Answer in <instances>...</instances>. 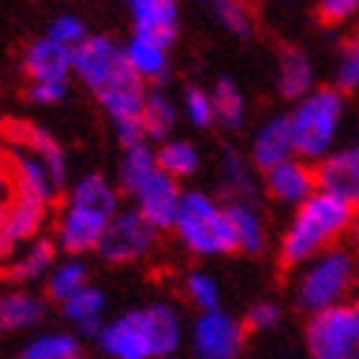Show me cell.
I'll list each match as a JSON object with an SVG mask.
<instances>
[{
  "mask_svg": "<svg viewBox=\"0 0 359 359\" xmlns=\"http://www.w3.org/2000/svg\"><path fill=\"white\" fill-rule=\"evenodd\" d=\"M117 189L100 174H86L69 191L66 205L55 222V240L57 245L77 257L86 251H97L109 222L117 217Z\"/></svg>",
  "mask_w": 359,
  "mask_h": 359,
  "instance_id": "6da1fadb",
  "label": "cell"
},
{
  "mask_svg": "<svg viewBox=\"0 0 359 359\" xmlns=\"http://www.w3.org/2000/svg\"><path fill=\"white\" fill-rule=\"evenodd\" d=\"M353 214L356 205H351L348 200L328 191H317L294 211L280 243V259L288 268H297L320 257L353 226Z\"/></svg>",
  "mask_w": 359,
  "mask_h": 359,
  "instance_id": "7a4b0ae2",
  "label": "cell"
},
{
  "mask_svg": "<svg viewBox=\"0 0 359 359\" xmlns=\"http://www.w3.org/2000/svg\"><path fill=\"white\" fill-rule=\"evenodd\" d=\"M342 114H345V100L339 88H313L311 95H305L288 114L294 154L305 163L308 160L323 163L334 151Z\"/></svg>",
  "mask_w": 359,
  "mask_h": 359,
  "instance_id": "3957f363",
  "label": "cell"
},
{
  "mask_svg": "<svg viewBox=\"0 0 359 359\" xmlns=\"http://www.w3.org/2000/svg\"><path fill=\"white\" fill-rule=\"evenodd\" d=\"M174 231L191 254L197 257H222L237 251L234 231L226 205L203 191H186L180 200Z\"/></svg>",
  "mask_w": 359,
  "mask_h": 359,
  "instance_id": "277c9868",
  "label": "cell"
},
{
  "mask_svg": "<svg viewBox=\"0 0 359 359\" xmlns=\"http://www.w3.org/2000/svg\"><path fill=\"white\" fill-rule=\"evenodd\" d=\"M356 277L353 257L345 248H328L320 257L305 262L297 280V302L308 313H320L345 302Z\"/></svg>",
  "mask_w": 359,
  "mask_h": 359,
  "instance_id": "5b68a950",
  "label": "cell"
},
{
  "mask_svg": "<svg viewBox=\"0 0 359 359\" xmlns=\"http://www.w3.org/2000/svg\"><path fill=\"white\" fill-rule=\"evenodd\" d=\"M305 342L313 359H348L359 356V311L356 305H334L311 313Z\"/></svg>",
  "mask_w": 359,
  "mask_h": 359,
  "instance_id": "8992f818",
  "label": "cell"
},
{
  "mask_svg": "<svg viewBox=\"0 0 359 359\" xmlns=\"http://www.w3.org/2000/svg\"><path fill=\"white\" fill-rule=\"evenodd\" d=\"M72 74L86 83L95 95H103L114 83L134 74L123 57V46L106 34H88L72 52Z\"/></svg>",
  "mask_w": 359,
  "mask_h": 359,
  "instance_id": "52a82bcc",
  "label": "cell"
},
{
  "mask_svg": "<svg viewBox=\"0 0 359 359\" xmlns=\"http://www.w3.org/2000/svg\"><path fill=\"white\" fill-rule=\"evenodd\" d=\"M157 240V229L137 214V211H117V217L109 222V229L97 245V254L109 262H137L143 259Z\"/></svg>",
  "mask_w": 359,
  "mask_h": 359,
  "instance_id": "ba28073f",
  "label": "cell"
},
{
  "mask_svg": "<svg viewBox=\"0 0 359 359\" xmlns=\"http://www.w3.org/2000/svg\"><path fill=\"white\" fill-rule=\"evenodd\" d=\"M126 194L134 197V211H137L149 226H154L157 231L174 229L183 191H180L177 180H171L165 171H160V168L151 171L140 183H134Z\"/></svg>",
  "mask_w": 359,
  "mask_h": 359,
  "instance_id": "9c48e42d",
  "label": "cell"
},
{
  "mask_svg": "<svg viewBox=\"0 0 359 359\" xmlns=\"http://www.w3.org/2000/svg\"><path fill=\"white\" fill-rule=\"evenodd\" d=\"M245 345L243 325L222 308L200 313L191 325V348L200 359H237Z\"/></svg>",
  "mask_w": 359,
  "mask_h": 359,
  "instance_id": "30bf717a",
  "label": "cell"
},
{
  "mask_svg": "<svg viewBox=\"0 0 359 359\" xmlns=\"http://www.w3.org/2000/svg\"><path fill=\"white\" fill-rule=\"evenodd\" d=\"M95 339L109 359H154V345L149 337L143 308L126 311L109 320Z\"/></svg>",
  "mask_w": 359,
  "mask_h": 359,
  "instance_id": "8fae6325",
  "label": "cell"
},
{
  "mask_svg": "<svg viewBox=\"0 0 359 359\" xmlns=\"http://www.w3.org/2000/svg\"><path fill=\"white\" fill-rule=\"evenodd\" d=\"M0 131H4L9 149L32 151L34 157H40L43 163H46V168L52 171L55 183H57V189L66 183V151L46 128H40L34 123H26V120H9L6 126H0Z\"/></svg>",
  "mask_w": 359,
  "mask_h": 359,
  "instance_id": "7c38bea8",
  "label": "cell"
},
{
  "mask_svg": "<svg viewBox=\"0 0 359 359\" xmlns=\"http://www.w3.org/2000/svg\"><path fill=\"white\" fill-rule=\"evenodd\" d=\"M265 191H268V197L283 203V205L299 208L305 200H311L320 191L317 168H311L305 160L294 157V160H288L271 171H265Z\"/></svg>",
  "mask_w": 359,
  "mask_h": 359,
  "instance_id": "4fadbf2b",
  "label": "cell"
},
{
  "mask_svg": "<svg viewBox=\"0 0 359 359\" xmlns=\"http://www.w3.org/2000/svg\"><path fill=\"white\" fill-rule=\"evenodd\" d=\"M317 186L320 191L337 194L351 205H359V140L331 151L317 165Z\"/></svg>",
  "mask_w": 359,
  "mask_h": 359,
  "instance_id": "5bb4252c",
  "label": "cell"
},
{
  "mask_svg": "<svg viewBox=\"0 0 359 359\" xmlns=\"http://www.w3.org/2000/svg\"><path fill=\"white\" fill-rule=\"evenodd\" d=\"M294 160V137H291V123L285 114L268 117L251 140V163L259 171H271L283 163Z\"/></svg>",
  "mask_w": 359,
  "mask_h": 359,
  "instance_id": "9a60e30c",
  "label": "cell"
},
{
  "mask_svg": "<svg viewBox=\"0 0 359 359\" xmlns=\"http://www.w3.org/2000/svg\"><path fill=\"white\" fill-rule=\"evenodd\" d=\"M23 69L29 74V83H69L72 49L43 34L29 43V49L23 55Z\"/></svg>",
  "mask_w": 359,
  "mask_h": 359,
  "instance_id": "2e32d148",
  "label": "cell"
},
{
  "mask_svg": "<svg viewBox=\"0 0 359 359\" xmlns=\"http://www.w3.org/2000/svg\"><path fill=\"white\" fill-rule=\"evenodd\" d=\"M128 15L134 34L157 40L163 46H171V40L177 37L180 12L171 0H134V4H128Z\"/></svg>",
  "mask_w": 359,
  "mask_h": 359,
  "instance_id": "e0dca14e",
  "label": "cell"
},
{
  "mask_svg": "<svg viewBox=\"0 0 359 359\" xmlns=\"http://www.w3.org/2000/svg\"><path fill=\"white\" fill-rule=\"evenodd\" d=\"M9 183H12V194L34 197L43 203H52L57 194V183H55L52 171L46 168V163L40 157H34L32 151H20V149H12Z\"/></svg>",
  "mask_w": 359,
  "mask_h": 359,
  "instance_id": "ac0fdd59",
  "label": "cell"
},
{
  "mask_svg": "<svg viewBox=\"0 0 359 359\" xmlns=\"http://www.w3.org/2000/svg\"><path fill=\"white\" fill-rule=\"evenodd\" d=\"M46 217H49V203L34 200V197H23V194H12L6 219H4V237L12 245L20 243H32L40 237V229L46 226Z\"/></svg>",
  "mask_w": 359,
  "mask_h": 359,
  "instance_id": "d6986e66",
  "label": "cell"
},
{
  "mask_svg": "<svg viewBox=\"0 0 359 359\" xmlns=\"http://www.w3.org/2000/svg\"><path fill=\"white\" fill-rule=\"evenodd\" d=\"M46 317V302L32 291H6L0 294V331L18 334L29 331Z\"/></svg>",
  "mask_w": 359,
  "mask_h": 359,
  "instance_id": "ffe728a7",
  "label": "cell"
},
{
  "mask_svg": "<svg viewBox=\"0 0 359 359\" xmlns=\"http://www.w3.org/2000/svg\"><path fill=\"white\" fill-rule=\"evenodd\" d=\"M123 57H126L128 69L143 83L146 80L157 83L168 72V46H163L157 40H149V37H140V34L128 37V43L123 46Z\"/></svg>",
  "mask_w": 359,
  "mask_h": 359,
  "instance_id": "44dd1931",
  "label": "cell"
},
{
  "mask_svg": "<svg viewBox=\"0 0 359 359\" xmlns=\"http://www.w3.org/2000/svg\"><path fill=\"white\" fill-rule=\"evenodd\" d=\"M143 317H146V325H149L154 356H171L186 337L183 334V320H180L177 308L168 305V302H154V305L143 308Z\"/></svg>",
  "mask_w": 359,
  "mask_h": 359,
  "instance_id": "7402d4cb",
  "label": "cell"
},
{
  "mask_svg": "<svg viewBox=\"0 0 359 359\" xmlns=\"http://www.w3.org/2000/svg\"><path fill=\"white\" fill-rule=\"evenodd\" d=\"M55 243L52 240H32L20 254H15L6 265V277L12 283H34L40 277H49L55 268Z\"/></svg>",
  "mask_w": 359,
  "mask_h": 359,
  "instance_id": "603a6c76",
  "label": "cell"
},
{
  "mask_svg": "<svg viewBox=\"0 0 359 359\" xmlns=\"http://www.w3.org/2000/svg\"><path fill=\"white\" fill-rule=\"evenodd\" d=\"M63 313H66V320L80 334L97 337L100 328L106 325V320H103V313H106V297H103L100 288L86 285L83 291H77L72 299L63 302Z\"/></svg>",
  "mask_w": 359,
  "mask_h": 359,
  "instance_id": "cb8c5ba5",
  "label": "cell"
},
{
  "mask_svg": "<svg viewBox=\"0 0 359 359\" xmlns=\"http://www.w3.org/2000/svg\"><path fill=\"white\" fill-rule=\"evenodd\" d=\"M277 83H280V95L288 100H302L305 95L313 92V66L305 52L299 49H285L280 55L277 66Z\"/></svg>",
  "mask_w": 359,
  "mask_h": 359,
  "instance_id": "d4e9b609",
  "label": "cell"
},
{
  "mask_svg": "<svg viewBox=\"0 0 359 359\" xmlns=\"http://www.w3.org/2000/svg\"><path fill=\"white\" fill-rule=\"evenodd\" d=\"M226 211H229V219H231L237 251L259 254L262 245H265V226H262V217L254 208V203H229Z\"/></svg>",
  "mask_w": 359,
  "mask_h": 359,
  "instance_id": "484cf974",
  "label": "cell"
},
{
  "mask_svg": "<svg viewBox=\"0 0 359 359\" xmlns=\"http://www.w3.org/2000/svg\"><path fill=\"white\" fill-rule=\"evenodd\" d=\"M88 285V271L86 265L77 259V257H69L63 262H55V268L46 277V294L55 299V302H66L72 299L77 291H83Z\"/></svg>",
  "mask_w": 359,
  "mask_h": 359,
  "instance_id": "4316f807",
  "label": "cell"
},
{
  "mask_svg": "<svg viewBox=\"0 0 359 359\" xmlns=\"http://www.w3.org/2000/svg\"><path fill=\"white\" fill-rule=\"evenodd\" d=\"M157 165L160 171H165L171 180H183V177H191L200 165V154L197 149L189 143V140H177V137H168L160 151H157Z\"/></svg>",
  "mask_w": 359,
  "mask_h": 359,
  "instance_id": "83f0119b",
  "label": "cell"
},
{
  "mask_svg": "<svg viewBox=\"0 0 359 359\" xmlns=\"http://www.w3.org/2000/svg\"><path fill=\"white\" fill-rule=\"evenodd\" d=\"M219 177H222V191L234 203H251L254 200V180L248 171V163L237 151H226L219 160Z\"/></svg>",
  "mask_w": 359,
  "mask_h": 359,
  "instance_id": "f1b7e54d",
  "label": "cell"
},
{
  "mask_svg": "<svg viewBox=\"0 0 359 359\" xmlns=\"http://www.w3.org/2000/svg\"><path fill=\"white\" fill-rule=\"evenodd\" d=\"M80 356V342L69 331H46L34 337L20 359H77Z\"/></svg>",
  "mask_w": 359,
  "mask_h": 359,
  "instance_id": "f546056e",
  "label": "cell"
},
{
  "mask_svg": "<svg viewBox=\"0 0 359 359\" xmlns=\"http://www.w3.org/2000/svg\"><path fill=\"white\" fill-rule=\"evenodd\" d=\"M177 123V106L163 92H149L143 106V134L154 140H168V134Z\"/></svg>",
  "mask_w": 359,
  "mask_h": 359,
  "instance_id": "4dcf8cb0",
  "label": "cell"
},
{
  "mask_svg": "<svg viewBox=\"0 0 359 359\" xmlns=\"http://www.w3.org/2000/svg\"><path fill=\"white\" fill-rule=\"evenodd\" d=\"M211 100H214V114H217V120L222 126H229V128L243 126V120H245V97L234 86V80H229V77L217 80L214 92H211Z\"/></svg>",
  "mask_w": 359,
  "mask_h": 359,
  "instance_id": "1f68e13d",
  "label": "cell"
},
{
  "mask_svg": "<svg viewBox=\"0 0 359 359\" xmlns=\"http://www.w3.org/2000/svg\"><path fill=\"white\" fill-rule=\"evenodd\" d=\"M157 168H160L157 165V151L149 149L146 143L126 149V154L120 160V183H123V191H128L134 183H140L143 177H149Z\"/></svg>",
  "mask_w": 359,
  "mask_h": 359,
  "instance_id": "d6a6232c",
  "label": "cell"
},
{
  "mask_svg": "<svg viewBox=\"0 0 359 359\" xmlns=\"http://www.w3.org/2000/svg\"><path fill=\"white\" fill-rule=\"evenodd\" d=\"M211 12H214V18L222 29H229L237 37H248L254 32V12L245 4H237V0H219V4H211Z\"/></svg>",
  "mask_w": 359,
  "mask_h": 359,
  "instance_id": "836d02e7",
  "label": "cell"
},
{
  "mask_svg": "<svg viewBox=\"0 0 359 359\" xmlns=\"http://www.w3.org/2000/svg\"><path fill=\"white\" fill-rule=\"evenodd\" d=\"M186 297L191 299V305L200 313H208V311L219 308V285L205 271H194V274L186 277Z\"/></svg>",
  "mask_w": 359,
  "mask_h": 359,
  "instance_id": "e575fe53",
  "label": "cell"
},
{
  "mask_svg": "<svg viewBox=\"0 0 359 359\" xmlns=\"http://www.w3.org/2000/svg\"><path fill=\"white\" fill-rule=\"evenodd\" d=\"M183 114L189 117L191 126H197V128H208V126L217 120L211 92H205V88H200V86L186 88V95H183Z\"/></svg>",
  "mask_w": 359,
  "mask_h": 359,
  "instance_id": "d590c367",
  "label": "cell"
},
{
  "mask_svg": "<svg viewBox=\"0 0 359 359\" xmlns=\"http://www.w3.org/2000/svg\"><path fill=\"white\" fill-rule=\"evenodd\" d=\"M46 37L74 52V49L80 46V43H83L88 34H86V23H83L77 15H72V12H63V15H57V18L49 23V32H46Z\"/></svg>",
  "mask_w": 359,
  "mask_h": 359,
  "instance_id": "8d00e7d4",
  "label": "cell"
},
{
  "mask_svg": "<svg viewBox=\"0 0 359 359\" xmlns=\"http://www.w3.org/2000/svg\"><path fill=\"white\" fill-rule=\"evenodd\" d=\"M280 323V308L274 302H257L245 313V325L251 331H271Z\"/></svg>",
  "mask_w": 359,
  "mask_h": 359,
  "instance_id": "74e56055",
  "label": "cell"
},
{
  "mask_svg": "<svg viewBox=\"0 0 359 359\" xmlns=\"http://www.w3.org/2000/svg\"><path fill=\"white\" fill-rule=\"evenodd\" d=\"M359 12V4L356 0H323V4L317 6V15H320V20H325V23H345V20H351L353 15Z\"/></svg>",
  "mask_w": 359,
  "mask_h": 359,
  "instance_id": "f35d334b",
  "label": "cell"
},
{
  "mask_svg": "<svg viewBox=\"0 0 359 359\" xmlns=\"http://www.w3.org/2000/svg\"><path fill=\"white\" fill-rule=\"evenodd\" d=\"M69 92V83H29V100L40 106L60 103Z\"/></svg>",
  "mask_w": 359,
  "mask_h": 359,
  "instance_id": "ab89813d",
  "label": "cell"
},
{
  "mask_svg": "<svg viewBox=\"0 0 359 359\" xmlns=\"http://www.w3.org/2000/svg\"><path fill=\"white\" fill-rule=\"evenodd\" d=\"M356 86H359V63L345 52L337 66V88L342 92V88H356Z\"/></svg>",
  "mask_w": 359,
  "mask_h": 359,
  "instance_id": "60d3db41",
  "label": "cell"
},
{
  "mask_svg": "<svg viewBox=\"0 0 359 359\" xmlns=\"http://www.w3.org/2000/svg\"><path fill=\"white\" fill-rule=\"evenodd\" d=\"M9 174H12V154L6 149H0V189L9 183Z\"/></svg>",
  "mask_w": 359,
  "mask_h": 359,
  "instance_id": "b9f144b4",
  "label": "cell"
},
{
  "mask_svg": "<svg viewBox=\"0 0 359 359\" xmlns=\"http://www.w3.org/2000/svg\"><path fill=\"white\" fill-rule=\"evenodd\" d=\"M9 203H12V191H9L6 186H4V189H0V229H4V219H6Z\"/></svg>",
  "mask_w": 359,
  "mask_h": 359,
  "instance_id": "7bdbcfd3",
  "label": "cell"
},
{
  "mask_svg": "<svg viewBox=\"0 0 359 359\" xmlns=\"http://www.w3.org/2000/svg\"><path fill=\"white\" fill-rule=\"evenodd\" d=\"M12 248H15V245H12V243L4 237V231H0V259H6V257L12 254Z\"/></svg>",
  "mask_w": 359,
  "mask_h": 359,
  "instance_id": "ee69618b",
  "label": "cell"
},
{
  "mask_svg": "<svg viewBox=\"0 0 359 359\" xmlns=\"http://www.w3.org/2000/svg\"><path fill=\"white\" fill-rule=\"evenodd\" d=\"M351 231H353V243H356V248H359V205H356V214H353V226H351Z\"/></svg>",
  "mask_w": 359,
  "mask_h": 359,
  "instance_id": "f6af8a7d",
  "label": "cell"
},
{
  "mask_svg": "<svg viewBox=\"0 0 359 359\" xmlns=\"http://www.w3.org/2000/svg\"><path fill=\"white\" fill-rule=\"evenodd\" d=\"M348 55H351V57H353V60H356V63H359V37H356V40H353V46H351V49H348Z\"/></svg>",
  "mask_w": 359,
  "mask_h": 359,
  "instance_id": "bcb514c9",
  "label": "cell"
},
{
  "mask_svg": "<svg viewBox=\"0 0 359 359\" xmlns=\"http://www.w3.org/2000/svg\"><path fill=\"white\" fill-rule=\"evenodd\" d=\"M348 359H359V356H348Z\"/></svg>",
  "mask_w": 359,
  "mask_h": 359,
  "instance_id": "7dc6e473",
  "label": "cell"
},
{
  "mask_svg": "<svg viewBox=\"0 0 359 359\" xmlns=\"http://www.w3.org/2000/svg\"><path fill=\"white\" fill-rule=\"evenodd\" d=\"M356 311H359V302H356Z\"/></svg>",
  "mask_w": 359,
  "mask_h": 359,
  "instance_id": "c3c4849f",
  "label": "cell"
},
{
  "mask_svg": "<svg viewBox=\"0 0 359 359\" xmlns=\"http://www.w3.org/2000/svg\"><path fill=\"white\" fill-rule=\"evenodd\" d=\"M0 137H4V131H0Z\"/></svg>",
  "mask_w": 359,
  "mask_h": 359,
  "instance_id": "681fc988",
  "label": "cell"
}]
</instances>
